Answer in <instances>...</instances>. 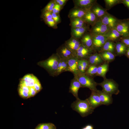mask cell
Returning <instances> with one entry per match:
<instances>
[{
  "label": "cell",
  "mask_w": 129,
  "mask_h": 129,
  "mask_svg": "<svg viewBox=\"0 0 129 129\" xmlns=\"http://www.w3.org/2000/svg\"><path fill=\"white\" fill-rule=\"evenodd\" d=\"M60 59L57 54H54L47 59L38 62L37 64L44 69L51 76H56Z\"/></svg>",
  "instance_id": "1"
},
{
  "label": "cell",
  "mask_w": 129,
  "mask_h": 129,
  "mask_svg": "<svg viewBox=\"0 0 129 129\" xmlns=\"http://www.w3.org/2000/svg\"><path fill=\"white\" fill-rule=\"evenodd\" d=\"M72 109L78 113L82 117L90 114L94 111L87 99L82 100L79 98L76 99L71 104Z\"/></svg>",
  "instance_id": "2"
},
{
  "label": "cell",
  "mask_w": 129,
  "mask_h": 129,
  "mask_svg": "<svg viewBox=\"0 0 129 129\" xmlns=\"http://www.w3.org/2000/svg\"><path fill=\"white\" fill-rule=\"evenodd\" d=\"M77 79L82 87H86L91 91H97V86L98 84L92 78L81 72L76 75H74Z\"/></svg>",
  "instance_id": "3"
},
{
  "label": "cell",
  "mask_w": 129,
  "mask_h": 129,
  "mask_svg": "<svg viewBox=\"0 0 129 129\" xmlns=\"http://www.w3.org/2000/svg\"><path fill=\"white\" fill-rule=\"evenodd\" d=\"M98 84L102 87L103 91L111 95L113 94L117 95L119 92L118 85L112 80L105 79Z\"/></svg>",
  "instance_id": "4"
},
{
  "label": "cell",
  "mask_w": 129,
  "mask_h": 129,
  "mask_svg": "<svg viewBox=\"0 0 129 129\" xmlns=\"http://www.w3.org/2000/svg\"><path fill=\"white\" fill-rule=\"evenodd\" d=\"M68 65V71L76 75L80 72L78 67V60L75 57H72L67 60Z\"/></svg>",
  "instance_id": "5"
},
{
  "label": "cell",
  "mask_w": 129,
  "mask_h": 129,
  "mask_svg": "<svg viewBox=\"0 0 129 129\" xmlns=\"http://www.w3.org/2000/svg\"><path fill=\"white\" fill-rule=\"evenodd\" d=\"M56 54L60 58L66 60L75 57L72 52L65 44L58 48Z\"/></svg>",
  "instance_id": "6"
},
{
  "label": "cell",
  "mask_w": 129,
  "mask_h": 129,
  "mask_svg": "<svg viewBox=\"0 0 129 129\" xmlns=\"http://www.w3.org/2000/svg\"><path fill=\"white\" fill-rule=\"evenodd\" d=\"M65 44L75 57L77 52L82 44L77 39L73 37L66 41Z\"/></svg>",
  "instance_id": "7"
},
{
  "label": "cell",
  "mask_w": 129,
  "mask_h": 129,
  "mask_svg": "<svg viewBox=\"0 0 129 129\" xmlns=\"http://www.w3.org/2000/svg\"><path fill=\"white\" fill-rule=\"evenodd\" d=\"M97 91H91V95L87 98L91 107L93 109L102 105L100 101Z\"/></svg>",
  "instance_id": "8"
},
{
  "label": "cell",
  "mask_w": 129,
  "mask_h": 129,
  "mask_svg": "<svg viewBox=\"0 0 129 129\" xmlns=\"http://www.w3.org/2000/svg\"><path fill=\"white\" fill-rule=\"evenodd\" d=\"M81 87V85L76 78L74 77L71 81L69 92L71 93L76 98L79 99L78 92L80 88Z\"/></svg>",
  "instance_id": "9"
},
{
  "label": "cell",
  "mask_w": 129,
  "mask_h": 129,
  "mask_svg": "<svg viewBox=\"0 0 129 129\" xmlns=\"http://www.w3.org/2000/svg\"><path fill=\"white\" fill-rule=\"evenodd\" d=\"M97 92L102 105L107 106L112 103L113 100L112 95L106 93L102 90H97Z\"/></svg>",
  "instance_id": "10"
},
{
  "label": "cell",
  "mask_w": 129,
  "mask_h": 129,
  "mask_svg": "<svg viewBox=\"0 0 129 129\" xmlns=\"http://www.w3.org/2000/svg\"><path fill=\"white\" fill-rule=\"evenodd\" d=\"M89 48L83 45H81L76 53L75 57L78 60L85 59L89 55L90 50Z\"/></svg>",
  "instance_id": "11"
},
{
  "label": "cell",
  "mask_w": 129,
  "mask_h": 129,
  "mask_svg": "<svg viewBox=\"0 0 129 129\" xmlns=\"http://www.w3.org/2000/svg\"><path fill=\"white\" fill-rule=\"evenodd\" d=\"M87 12L83 9L76 8L70 12L69 16L70 18L73 19L82 18L84 17Z\"/></svg>",
  "instance_id": "12"
},
{
  "label": "cell",
  "mask_w": 129,
  "mask_h": 129,
  "mask_svg": "<svg viewBox=\"0 0 129 129\" xmlns=\"http://www.w3.org/2000/svg\"><path fill=\"white\" fill-rule=\"evenodd\" d=\"M109 28L108 26L102 23L96 25L93 28V32L98 34L103 35L108 32Z\"/></svg>",
  "instance_id": "13"
},
{
  "label": "cell",
  "mask_w": 129,
  "mask_h": 129,
  "mask_svg": "<svg viewBox=\"0 0 129 129\" xmlns=\"http://www.w3.org/2000/svg\"><path fill=\"white\" fill-rule=\"evenodd\" d=\"M68 65L67 60L60 58L58 64L56 76L63 72L68 71Z\"/></svg>",
  "instance_id": "14"
},
{
  "label": "cell",
  "mask_w": 129,
  "mask_h": 129,
  "mask_svg": "<svg viewBox=\"0 0 129 129\" xmlns=\"http://www.w3.org/2000/svg\"><path fill=\"white\" fill-rule=\"evenodd\" d=\"M116 30L120 34L126 36L129 34V28L128 25L125 23H122L117 25Z\"/></svg>",
  "instance_id": "15"
},
{
  "label": "cell",
  "mask_w": 129,
  "mask_h": 129,
  "mask_svg": "<svg viewBox=\"0 0 129 129\" xmlns=\"http://www.w3.org/2000/svg\"><path fill=\"white\" fill-rule=\"evenodd\" d=\"M88 59L89 65H96L101 63L103 60L101 56L97 54L90 55Z\"/></svg>",
  "instance_id": "16"
},
{
  "label": "cell",
  "mask_w": 129,
  "mask_h": 129,
  "mask_svg": "<svg viewBox=\"0 0 129 129\" xmlns=\"http://www.w3.org/2000/svg\"><path fill=\"white\" fill-rule=\"evenodd\" d=\"M76 8L82 9L83 8L90 6L93 3L92 0H77L74 1Z\"/></svg>",
  "instance_id": "17"
},
{
  "label": "cell",
  "mask_w": 129,
  "mask_h": 129,
  "mask_svg": "<svg viewBox=\"0 0 129 129\" xmlns=\"http://www.w3.org/2000/svg\"><path fill=\"white\" fill-rule=\"evenodd\" d=\"M86 30V28L84 27L78 28H73L72 35L74 38L77 39L83 34Z\"/></svg>",
  "instance_id": "18"
},
{
  "label": "cell",
  "mask_w": 129,
  "mask_h": 129,
  "mask_svg": "<svg viewBox=\"0 0 129 129\" xmlns=\"http://www.w3.org/2000/svg\"><path fill=\"white\" fill-rule=\"evenodd\" d=\"M81 42L83 45L89 49L93 45L92 38L91 36L88 34L86 35L82 38Z\"/></svg>",
  "instance_id": "19"
},
{
  "label": "cell",
  "mask_w": 129,
  "mask_h": 129,
  "mask_svg": "<svg viewBox=\"0 0 129 129\" xmlns=\"http://www.w3.org/2000/svg\"><path fill=\"white\" fill-rule=\"evenodd\" d=\"M116 19L111 17L106 16L102 20V23L108 26L113 27L114 25Z\"/></svg>",
  "instance_id": "20"
},
{
  "label": "cell",
  "mask_w": 129,
  "mask_h": 129,
  "mask_svg": "<svg viewBox=\"0 0 129 129\" xmlns=\"http://www.w3.org/2000/svg\"><path fill=\"white\" fill-rule=\"evenodd\" d=\"M120 34L116 30L114 29L107 32L105 36L108 39L114 40L118 38L120 36Z\"/></svg>",
  "instance_id": "21"
},
{
  "label": "cell",
  "mask_w": 129,
  "mask_h": 129,
  "mask_svg": "<svg viewBox=\"0 0 129 129\" xmlns=\"http://www.w3.org/2000/svg\"><path fill=\"white\" fill-rule=\"evenodd\" d=\"M108 68V64H105L101 65L97 67V75L102 77L105 76Z\"/></svg>",
  "instance_id": "22"
},
{
  "label": "cell",
  "mask_w": 129,
  "mask_h": 129,
  "mask_svg": "<svg viewBox=\"0 0 129 129\" xmlns=\"http://www.w3.org/2000/svg\"><path fill=\"white\" fill-rule=\"evenodd\" d=\"M97 67L96 65H89L85 73L90 76L96 74Z\"/></svg>",
  "instance_id": "23"
},
{
  "label": "cell",
  "mask_w": 129,
  "mask_h": 129,
  "mask_svg": "<svg viewBox=\"0 0 129 129\" xmlns=\"http://www.w3.org/2000/svg\"><path fill=\"white\" fill-rule=\"evenodd\" d=\"M100 56L103 59L106 61L112 60L115 58L114 55L111 52L107 51L102 53Z\"/></svg>",
  "instance_id": "24"
},
{
  "label": "cell",
  "mask_w": 129,
  "mask_h": 129,
  "mask_svg": "<svg viewBox=\"0 0 129 129\" xmlns=\"http://www.w3.org/2000/svg\"><path fill=\"white\" fill-rule=\"evenodd\" d=\"M84 17L85 20L89 22H94L96 19L95 14L90 11H87Z\"/></svg>",
  "instance_id": "25"
},
{
  "label": "cell",
  "mask_w": 129,
  "mask_h": 129,
  "mask_svg": "<svg viewBox=\"0 0 129 129\" xmlns=\"http://www.w3.org/2000/svg\"><path fill=\"white\" fill-rule=\"evenodd\" d=\"M106 39H108L105 36L100 34L97 35L92 39L93 44L95 46L97 43Z\"/></svg>",
  "instance_id": "26"
},
{
  "label": "cell",
  "mask_w": 129,
  "mask_h": 129,
  "mask_svg": "<svg viewBox=\"0 0 129 129\" xmlns=\"http://www.w3.org/2000/svg\"><path fill=\"white\" fill-rule=\"evenodd\" d=\"M114 47L112 42L109 41L106 42L103 46V49L104 51L111 52L113 51Z\"/></svg>",
  "instance_id": "27"
},
{
  "label": "cell",
  "mask_w": 129,
  "mask_h": 129,
  "mask_svg": "<svg viewBox=\"0 0 129 129\" xmlns=\"http://www.w3.org/2000/svg\"><path fill=\"white\" fill-rule=\"evenodd\" d=\"M116 48L117 53L119 54H122L125 52L126 49V45L122 43H118L116 46Z\"/></svg>",
  "instance_id": "28"
},
{
  "label": "cell",
  "mask_w": 129,
  "mask_h": 129,
  "mask_svg": "<svg viewBox=\"0 0 129 129\" xmlns=\"http://www.w3.org/2000/svg\"><path fill=\"white\" fill-rule=\"evenodd\" d=\"M55 126L51 123H42L38 124L35 129H49Z\"/></svg>",
  "instance_id": "29"
},
{
  "label": "cell",
  "mask_w": 129,
  "mask_h": 129,
  "mask_svg": "<svg viewBox=\"0 0 129 129\" xmlns=\"http://www.w3.org/2000/svg\"><path fill=\"white\" fill-rule=\"evenodd\" d=\"M93 11L94 13L98 17L102 16L105 13V11L104 10L97 7L94 8Z\"/></svg>",
  "instance_id": "30"
},
{
  "label": "cell",
  "mask_w": 129,
  "mask_h": 129,
  "mask_svg": "<svg viewBox=\"0 0 129 129\" xmlns=\"http://www.w3.org/2000/svg\"><path fill=\"white\" fill-rule=\"evenodd\" d=\"M55 4V2H51L48 3L44 8V11L52 12Z\"/></svg>",
  "instance_id": "31"
},
{
  "label": "cell",
  "mask_w": 129,
  "mask_h": 129,
  "mask_svg": "<svg viewBox=\"0 0 129 129\" xmlns=\"http://www.w3.org/2000/svg\"><path fill=\"white\" fill-rule=\"evenodd\" d=\"M81 60L83 67L82 73H85L89 65V63L88 60L86 59H84Z\"/></svg>",
  "instance_id": "32"
},
{
  "label": "cell",
  "mask_w": 129,
  "mask_h": 129,
  "mask_svg": "<svg viewBox=\"0 0 129 129\" xmlns=\"http://www.w3.org/2000/svg\"><path fill=\"white\" fill-rule=\"evenodd\" d=\"M18 92L19 95L22 97L25 98L30 97L29 94L20 88H18Z\"/></svg>",
  "instance_id": "33"
},
{
  "label": "cell",
  "mask_w": 129,
  "mask_h": 129,
  "mask_svg": "<svg viewBox=\"0 0 129 129\" xmlns=\"http://www.w3.org/2000/svg\"><path fill=\"white\" fill-rule=\"evenodd\" d=\"M61 8V6L60 5L57 3H55L52 11L53 13L57 14L59 12Z\"/></svg>",
  "instance_id": "34"
},
{
  "label": "cell",
  "mask_w": 129,
  "mask_h": 129,
  "mask_svg": "<svg viewBox=\"0 0 129 129\" xmlns=\"http://www.w3.org/2000/svg\"><path fill=\"white\" fill-rule=\"evenodd\" d=\"M71 26L72 28H78L83 27L84 24H81L71 22Z\"/></svg>",
  "instance_id": "35"
},
{
  "label": "cell",
  "mask_w": 129,
  "mask_h": 129,
  "mask_svg": "<svg viewBox=\"0 0 129 129\" xmlns=\"http://www.w3.org/2000/svg\"><path fill=\"white\" fill-rule=\"evenodd\" d=\"M44 16L46 19H53L51 12L49 11L45 12L44 14Z\"/></svg>",
  "instance_id": "36"
},
{
  "label": "cell",
  "mask_w": 129,
  "mask_h": 129,
  "mask_svg": "<svg viewBox=\"0 0 129 129\" xmlns=\"http://www.w3.org/2000/svg\"><path fill=\"white\" fill-rule=\"evenodd\" d=\"M72 22L84 24V21L81 18H76L73 19Z\"/></svg>",
  "instance_id": "37"
},
{
  "label": "cell",
  "mask_w": 129,
  "mask_h": 129,
  "mask_svg": "<svg viewBox=\"0 0 129 129\" xmlns=\"http://www.w3.org/2000/svg\"><path fill=\"white\" fill-rule=\"evenodd\" d=\"M46 21L47 23L51 27L54 26L56 23L53 19H46Z\"/></svg>",
  "instance_id": "38"
},
{
  "label": "cell",
  "mask_w": 129,
  "mask_h": 129,
  "mask_svg": "<svg viewBox=\"0 0 129 129\" xmlns=\"http://www.w3.org/2000/svg\"><path fill=\"white\" fill-rule=\"evenodd\" d=\"M105 1L107 4L109 6H111L114 5L118 2L117 0H106Z\"/></svg>",
  "instance_id": "39"
},
{
  "label": "cell",
  "mask_w": 129,
  "mask_h": 129,
  "mask_svg": "<svg viewBox=\"0 0 129 129\" xmlns=\"http://www.w3.org/2000/svg\"><path fill=\"white\" fill-rule=\"evenodd\" d=\"M52 16L53 19L54 20L55 23L58 22L59 20V17L57 14L52 13Z\"/></svg>",
  "instance_id": "40"
},
{
  "label": "cell",
  "mask_w": 129,
  "mask_h": 129,
  "mask_svg": "<svg viewBox=\"0 0 129 129\" xmlns=\"http://www.w3.org/2000/svg\"><path fill=\"white\" fill-rule=\"evenodd\" d=\"M107 39L102 41L96 44L94 46L97 47H99L102 46L106 42Z\"/></svg>",
  "instance_id": "41"
},
{
  "label": "cell",
  "mask_w": 129,
  "mask_h": 129,
  "mask_svg": "<svg viewBox=\"0 0 129 129\" xmlns=\"http://www.w3.org/2000/svg\"><path fill=\"white\" fill-rule=\"evenodd\" d=\"M66 1V0H56L55 2L61 6L63 5Z\"/></svg>",
  "instance_id": "42"
},
{
  "label": "cell",
  "mask_w": 129,
  "mask_h": 129,
  "mask_svg": "<svg viewBox=\"0 0 129 129\" xmlns=\"http://www.w3.org/2000/svg\"><path fill=\"white\" fill-rule=\"evenodd\" d=\"M78 67L80 71L82 73L83 67L81 60H78Z\"/></svg>",
  "instance_id": "43"
},
{
  "label": "cell",
  "mask_w": 129,
  "mask_h": 129,
  "mask_svg": "<svg viewBox=\"0 0 129 129\" xmlns=\"http://www.w3.org/2000/svg\"><path fill=\"white\" fill-rule=\"evenodd\" d=\"M123 42L125 45L129 47V38L124 39Z\"/></svg>",
  "instance_id": "44"
},
{
  "label": "cell",
  "mask_w": 129,
  "mask_h": 129,
  "mask_svg": "<svg viewBox=\"0 0 129 129\" xmlns=\"http://www.w3.org/2000/svg\"><path fill=\"white\" fill-rule=\"evenodd\" d=\"M82 129H94V127L92 125L88 124L86 125Z\"/></svg>",
  "instance_id": "45"
},
{
  "label": "cell",
  "mask_w": 129,
  "mask_h": 129,
  "mask_svg": "<svg viewBox=\"0 0 129 129\" xmlns=\"http://www.w3.org/2000/svg\"><path fill=\"white\" fill-rule=\"evenodd\" d=\"M124 3L129 7V0H125L124 1Z\"/></svg>",
  "instance_id": "46"
},
{
  "label": "cell",
  "mask_w": 129,
  "mask_h": 129,
  "mask_svg": "<svg viewBox=\"0 0 129 129\" xmlns=\"http://www.w3.org/2000/svg\"><path fill=\"white\" fill-rule=\"evenodd\" d=\"M127 55L129 57V48L127 50Z\"/></svg>",
  "instance_id": "47"
},
{
  "label": "cell",
  "mask_w": 129,
  "mask_h": 129,
  "mask_svg": "<svg viewBox=\"0 0 129 129\" xmlns=\"http://www.w3.org/2000/svg\"><path fill=\"white\" fill-rule=\"evenodd\" d=\"M49 129H56V128L55 126H54L53 127L50 128Z\"/></svg>",
  "instance_id": "48"
}]
</instances>
